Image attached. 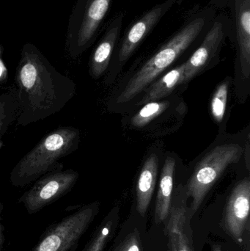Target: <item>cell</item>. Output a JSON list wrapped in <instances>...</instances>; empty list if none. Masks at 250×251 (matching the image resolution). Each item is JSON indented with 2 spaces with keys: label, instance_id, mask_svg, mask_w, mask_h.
I'll list each match as a JSON object with an SVG mask.
<instances>
[{
  "label": "cell",
  "instance_id": "7402d4cb",
  "mask_svg": "<svg viewBox=\"0 0 250 251\" xmlns=\"http://www.w3.org/2000/svg\"><path fill=\"white\" fill-rule=\"evenodd\" d=\"M4 206L0 202V251H2L3 246L4 243V228L2 224V218H1V214H2Z\"/></svg>",
  "mask_w": 250,
  "mask_h": 251
},
{
  "label": "cell",
  "instance_id": "52a82bcc",
  "mask_svg": "<svg viewBox=\"0 0 250 251\" xmlns=\"http://www.w3.org/2000/svg\"><path fill=\"white\" fill-rule=\"evenodd\" d=\"M78 178L79 174L76 171L58 168L38 178L19 199V203L23 205L29 215H33L67 194Z\"/></svg>",
  "mask_w": 250,
  "mask_h": 251
},
{
  "label": "cell",
  "instance_id": "d6986e66",
  "mask_svg": "<svg viewBox=\"0 0 250 251\" xmlns=\"http://www.w3.org/2000/svg\"><path fill=\"white\" fill-rule=\"evenodd\" d=\"M114 224V218H107L94 233L83 251H104Z\"/></svg>",
  "mask_w": 250,
  "mask_h": 251
},
{
  "label": "cell",
  "instance_id": "ba28073f",
  "mask_svg": "<svg viewBox=\"0 0 250 251\" xmlns=\"http://www.w3.org/2000/svg\"><path fill=\"white\" fill-rule=\"evenodd\" d=\"M179 1L180 0H167L161 4H157L131 26L123 38L117 52V60L120 64H124L129 60L135 50L155 27L163 16L173 4Z\"/></svg>",
  "mask_w": 250,
  "mask_h": 251
},
{
  "label": "cell",
  "instance_id": "4fadbf2b",
  "mask_svg": "<svg viewBox=\"0 0 250 251\" xmlns=\"http://www.w3.org/2000/svg\"><path fill=\"white\" fill-rule=\"evenodd\" d=\"M123 20V15L121 13L112 21L94 50L91 59V74L94 77H99L107 70L112 54L120 38Z\"/></svg>",
  "mask_w": 250,
  "mask_h": 251
},
{
  "label": "cell",
  "instance_id": "ac0fdd59",
  "mask_svg": "<svg viewBox=\"0 0 250 251\" xmlns=\"http://www.w3.org/2000/svg\"><path fill=\"white\" fill-rule=\"evenodd\" d=\"M170 101H151L146 103L131 119L134 128H142L161 116L170 106Z\"/></svg>",
  "mask_w": 250,
  "mask_h": 251
},
{
  "label": "cell",
  "instance_id": "8992f818",
  "mask_svg": "<svg viewBox=\"0 0 250 251\" xmlns=\"http://www.w3.org/2000/svg\"><path fill=\"white\" fill-rule=\"evenodd\" d=\"M99 203L85 205L51 224L30 251H72L99 212Z\"/></svg>",
  "mask_w": 250,
  "mask_h": 251
},
{
  "label": "cell",
  "instance_id": "603a6c76",
  "mask_svg": "<svg viewBox=\"0 0 250 251\" xmlns=\"http://www.w3.org/2000/svg\"><path fill=\"white\" fill-rule=\"evenodd\" d=\"M214 251H222V250L220 249H216Z\"/></svg>",
  "mask_w": 250,
  "mask_h": 251
},
{
  "label": "cell",
  "instance_id": "8fae6325",
  "mask_svg": "<svg viewBox=\"0 0 250 251\" xmlns=\"http://www.w3.org/2000/svg\"><path fill=\"white\" fill-rule=\"evenodd\" d=\"M239 64L244 77L250 75V0H231Z\"/></svg>",
  "mask_w": 250,
  "mask_h": 251
},
{
  "label": "cell",
  "instance_id": "ffe728a7",
  "mask_svg": "<svg viewBox=\"0 0 250 251\" xmlns=\"http://www.w3.org/2000/svg\"><path fill=\"white\" fill-rule=\"evenodd\" d=\"M228 91L229 82L226 81L217 87L211 100V115L218 124L222 123L226 114Z\"/></svg>",
  "mask_w": 250,
  "mask_h": 251
},
{
  "label": "cell",
  "instance_id": "5bb4252c",
  "mask_svg": "<svg viewBox=\"0 0 250 251\" xmlns=\"http://www.w3.org/2000/svg\"><path fill=\"white\" fill-rule=\"evenodd\" d=\"M159 159L152 154L145 161L136 184V209L145 216L152 199L157 181Z\"/></svg>",
  "mask_w": 250,
  "mask_h": 251
},
{
  "label": "cell",
  "instance_id": "277c9868",
  "mask_svg": "<svg viewBox=\"0 0 250 251\" xmlns=\"http://www.w3.org/2000/svg\"><path fill=\"white\" fill-rule=\"evenodd\" d=\"M242 151V148L236 143L220 145L210 151L198 164L186 188V195L192 199L190 217L198 210L227 167L240 159Z\"/></svg>",
  "mask_w": 250,
  "mask_h": 251
},
{
  "label": "cell",
  "instance_id": "6da1fadb",
  "mask_svg": "<svg viewBox=\"0 0 250 251\" xmlns=\"http://www.w3.org/2000/svg\"><path fill=\"white\" fill-rule=\"evenodd\" d=\"M16 81L20 102L19 126L32 125L55 115L76 94L73 81L58 72L30 44L22 49Z\"/></svg>",
  "mask_w": 250,
  "mask_h": 251
},
{
  "label": "cell",
  "instance_id": "7c38bea8",
  "mask_svg": "<svg viewBox=\"0 0 250 251\" xmlns=\"http://www.w3.org/2000/svg\"><path fill=\"white\" fill-rule=\"evenodd\" d=\"M169 220L166 226L168 237V251H193L192 234L188 228V211L183 201L176 202L170 207Z\"/></svg>",
  "mask_w": 250,
  "mask_h": 251
},
{
  "label": "cell",
  "instance_id": "7a4b0ae2",
  "mask_svg": "<svg viewBox=\"0 0 250 251\" xmlns=\"http://www.w3.org/2000/svg\"><path fill=\"white\" fill-rule=\"evenodd\" d=\"M80 133L74 127H60L45 136L19 161L10 173V183L23 187L48 173L63 168V158L77 149Z\"/></svg>",
  "mask_w": 250,
  "mask_h": 251
},
{
  "label": "cell",
  "instance_id": "3957f363",
  "mask_svg": "<svg viewBox=\"0 0 250 251\" xmlns=\"http://www.w3.org/2000/svg\"><path fill=\"white\" fill-rule=\"evenodd\" d=\"M205 25V16H198L186 24L131 78L117 102H129L140 94L196 40Z\"/></svg>",
  "mask_w": 250,
  "mask_h": 251
},
{
  "label": "cell",
  "instance_id": "9a60e30c",
  "mask_svg": "<svg viewBox=\"0 0 250 251\" xmlns=\"http://www.w3.org/2000/svg\"><path fill=\"white\" fill-rule=\"evenodd\" d=\"M175 168H176L175 159L172 157H167L161 171L158 194H157V202H156L154 218L157 224L164 222L168 218L169 213H170L173 190Z\"/></svg>",
  "mask_w": 250,
  "mask_h": 251
},
{
  "label": "cell",
  "instance_id": "44dd1931",
  "mask_svg": "<svg viewBox=\"0 0 250 251\" xmlns=\"http://www.w3.org/2000/svg\"><path fill=\"white\" fill-rule=\"evenodd\" d=\"M116 251H141L140 235L137 229L126 236Z\"/></svg>",
  "mask_w": 250,
  "mask_h": 251
},
{
  "label": "cell",
  "instance_id": "e0dca14e",
  "mask_svg": "<svg viewBox=\"0 0 250 251\" xmlns=\"http://www.w3.org/2000/svg\"><path fill=\"white\" fill-rule=\"evenodd\" d=\"M19 113L20 102L16 89L0 96V137L15 120H17Z\"/></svg>",
  "mask_w": 250,
  "mask_h": 251
},
{
  "label": "cell",
  "instance_id": "cb8c5ba5",
  "mask_svg": "<svg viewBox=\"0 0 250 251\" xmlns=\"http://www.w3.org/2000/svg\"><path fill=\"white\" fill-rule=\"evenodd\" d=\"M1 69H0V73H1Z\"/></svg>",
  "mask_w": 250,
  "mask_h": 251
},
{
  "label": "cell",
  "instance_id": "30bf717a",
  "mask_svg": "<svg viewBox=\"0 0 250 251\" xmlns=\"http://www.w3.org/2000/svg\"><path fill=\"white\" fill-rule=\"evenodd\" d=\"M227 29L224 21L218 20L213 24L201 45L185 63V82L192 79L215 58L223 45Z\"/></svg>",
  "mask_w": 250,
  "mask_h": 251
},
{
  "label": "cell",
  "instance_id": "9c48e42d",
  "mask_svg": "<svg viewBox=\"0 0 250 251\" xmlns=\"http://www.w3.org/2000/svg\"><path fill=\"white\" fill-rule=\"evenodd\" d=\"M250 181L245 178L239 181L232 191L226 207L224 224L226 230L236 241L242 242L249 219Z\"/></svg>",
  "mask_w": 250,
  "mask_h": 251
},
{
  "label": "cell",
  "instance_id": "5b68a950",
  "mask_svg": "<svg viewBox=\"0 0 250 251\" xmlns=\"http://www.w3.org/2000/svg\"><path fill=\"white\" fill-rule=\"evenodd\" d=\"M112 0H77L68 22L66 46L78 57L93 43Z\"/></svg>",
  "mask_w": 250,
  "mask_h": 251
},
{
  "label": "cell",
  "instance_id": "2e32d148",
  "mask_svg": "<svg viewBox=\"0 0 250 251\" xmlns=\"http://www.w3.org/2000/svg\"><path fill=\"white\" fill-rule=\"evenodd\" d=\"M184 72L185 63L170 71L148 88L139 104L157 101L170 95L179 85L184 83Z\"/></svg>",
  "mask_w": 250,
  "mask_h": 251
}]
</instances>
